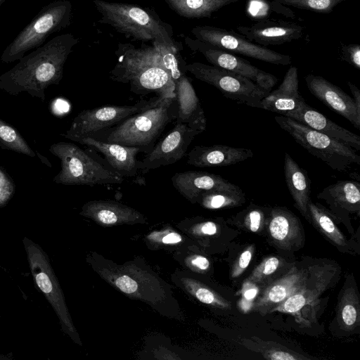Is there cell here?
Instances as JSON below:
<instances>
[{"label": "cell", "instance_id": "obj_12", "mask_svg": "<svg viewBox=\"0 0 360 360\" xmlns=\"http://www.w3.org/2000/svg\"><path fill=\"white\" fill-rule=\"evenodd\" d=\"M195 39L226 51L240 54L274 65H288L291 57L251 42L233 30L210 26L198 25L191 29Z\"/></svg>", "mask_w": 360, "mask_h": 360}, {"label": "cell", "instance_id": "obj_24", "mask_svg": "<svg viewBox=\"0 0 360 360\" xmlns=\"http://www.w3.org/2000/svg\"><path fill=\"white\" fill-rule=\"evenodd\" d=\"M249 148H234L221 144L196 146L187 155L186 162L197 167H225L253 157Z\"/></svg>", "mask_w": 360, "mask_h": 360}, {"label": "cell", "instance_id": "obj_42", "mask_svg": "<svg viewBox=\"0 0 360 360\" xmlns=\"http://www.w3.org/2000/svg\"><path fill=\"white\" fill-rule=\"evenodd\" d=\"M341 57L343 60L351 65L360 69V46L357 44L342 45L340 49Z\"/></svg>", "mask_w": 360, "mask_h": 360}, {"label": "cell", "instance_id": "obj_33", "mask_svg": "<svg viewBox=\"0 0 360 360\" xmlns=\"http://www.w3.org/2000/svg\"><path fill=\"white\" fill-rule=\"evenodd\" d=\"M245 13L251 20L257 22L270 19L273 14L295 18L294 12L288 7L273 0H248Z\"/></svg>", "mask_w": 360, "mask_h": 360}, {"label": "cell", "instance_id": "obj_27", "mask_svg": "<svg viewBox=\"0 0 360 360\" xmlns=\"http://www.w3.org/2000/svg\"><path fill=\"white\" fill-rule=\"evenodd\" d=\"M240 0H164L181 17L188 19L211 18L212 15L229 4Z\"/></svg>", "mask_w": 360, "mask_h": 360}, {"label": "cell", "instance_id": "obj_39", "mask_svg": "<svg viewBox=\"0 0 360 360\" xmlns=\"http://www.w3.org/2000/svg\"><path fill=\"white\" fill-rule=\"evenodd\" d=\"M259 287L255 284L243 282V287L238 294L241 295L239 302L240 308L247 312L252 309L254 301L259 294Z\"/></svg>", "mask_w": 360, "mask_h": 360}, {"label": "cell", "instance_id": "obj_30", "mask_svg": "<svg viewBox=\"0 0 360 360\" xmlns=\"http://www.w3.org/2000/svg\"><path fill=\"white\" fill-rule=\"evenodd\" d=\"M84 214L94 216L103 224H115L120 216L125 217L136 215L137 213L127 206L112 201L97 200L91 201L84 205Z\"/></svg>", "mask_w": 360, "mask_h": 360}, {"label": "cell", "instance_id": "obj_2", "mask_svg": "<svg viewBox=\"0 0 360 360\" xmlns=\"http://www.w3.org/2000/svg\"><path fill=\"white\" fill-rule=\"evenodd\" d=\"M115 55L117 62L109 74L111 80L129 84L130 90L138 95L155 93L162 98L175 97L174 84L155 46L136 48L120 43Z\"/></svg>", "mask_w": 360, "mask_h": 360}, {"label": "cell", "instance_id": "obj_41", "mask_svg": "<svg viewBox=\"0 0 360 360\" xmlns=\"http://www.w3.org/2000/svg\"><path fill=\"white\" fill-rule=\"evenodd\" d=\"M15 185L11 176L0 167V207H4L12 198Z\"/></svg>", "mask_w": 360, "mask_h": 360}, {"label": "cell", "instance_id": "obj_25", "mask_svg": "<svg viewBox=\"0 0 360 360\" xmlns=\"http://www.w3.org/2000/svg\"><path fill=\"white\" fill-rule=\"evenodd\" d=\"M304 100L299 91L298 70L291 66L280 86L262 100L260 108L283 115L296 109Z\"/></svg>", "mask_w": 360, "mask_h": 360}, {"label": "cell", "instance_id": "obj_36", "mask_svg": "<svg viewBox=\"0 0 360 360\" xmlns=\"http://www.w3.org/2000/svg\"><path fill=\"white\" fill-rule=\"evenodd\" d=\"M282 5L319 13H330L346 0H273Z\"/></svg>", "mask_w": 360, "mask_h": 360}, {"label": "cell", "instance_id": "obj_26", "mask_svg": "<svg viewBox=\"0 0 360 360\" xmlns=\"http://www.w3.org/2000/svg\"><path fill=\"white\" fill-rule=\"evenodd\" d=\"M283 167L285 183L295 202L294 205L309 221L307 205L311 200V180L306 170L287 153H285Z\"/></svg>", "mask_w": 360, "mask_h": 360}, {"label": "cell", "instance_id": "obj_47", "mask_svg": "<svg viewBox=\"0 0 360 360\" xmlns=\"http://www.w3.org/2000/svg\"><path fill=\"white\" fill-rule=\"evenodd\" d=\"M347 85L353 95V99L359 109H360V91L359 89L352 83L348 82Z\"/></svg>", "mask_w": 360, "mask_h": 360}, {"label": "cell", "instance_id": "obj_4", "mask_svg": "<svg viewBox=\"0 0 360 360\" xmlns=\"http://www.w3.org/2000/svg\"><path fill=\"white\" fill-rule=\"evenodd\" d=\"M176 118L175 97L164 98L156 105L136 113L116 126L90 137L149 153L169 124ZM87 137V136H86Z\"/></svg>", "mask_w": 360, "mask_h": 360}, {"label": "cell", "instance_id": "obj_3", "mask_svg": "<svg viewBox=\"0 0 360 360\" xmlns=\"http://www.w3.org/2000/svg\"><path fill=\"white\" fill-rule=\"evenodd\" d=\"M101 14L100 23L108 25L117 32L134 41L152 43L154 46H164L181 51L182 44L173 38V28L163 21L157 13L139 5L93 0Z\"/></svg>", "mask_w": 360, "mask_h": 360}, {"label": "cell", "instance_id": "obj_14", "mask_svg": "<svg viewBox=\"0 0 360 360\" xmlns=\"http://www.w3.org/2000/svg\"><path fill=\"white\" fill-rule=\"evenodd\" d=\"M202 131L184 123L176 122L172 130L160 139L140 160L143 174L151 169L168 166L183 158L193 140Z\"/></svg>", "mask_w": 360, "mask_h": 360}, {"label": "cell", "instance_id": "obj_6", "mask_svg": "<svg viewBox=\"0 0 360 360\" xmlns=\"http://www.w3.org/2000/svg\"><path fill=\"white\" fill-rule=\"evenodd\" d=\"M72 13L69 0H55L44 6L6 47L1 56V62L18 60L27 52L44 44L49 36L70 25Z\"/></svg>", "mask_w": 360, "mask_h": 360}, {"label": "cell", "instance_id": "obj_46", "mask_svg": "<svg viewBox=\"0 0 360 360\" xmlns=\"http://www.w3.org/2000/svg\"><path fill=\"white\" fill-rule=\"evenodd\" d=\"M182 240L180 235L176 233H170L165 236H164L162 239L163 243L166 244H172V243H177L181 242Z\"/></svg>", "mask_w": 360, "mask_h": 360}, {"label": "cell", "instance_id": "obj_20", "mask_svg": "<svg viewBox=\"0 0 360 360\" xmlns=\"http://www.w3.org/2000/svg\"><path fill=\"white\" fill-rule=\"evenodd\" d=\"M271 241L285 250H297L304 243V235L297 217L284 207H271L266 218Z\"/></svg>", "mask_w": 360, "mask_h": 360}, {"label": "cell", "instance_id": "obj_22", "mask_svg": "<svg viewBox=\"0 0 360 360\" xmlns=\"http://www.w3.org/2000/svg\"><path fill=\"white\" fill-rule=\"evenodd\" d=\"M317 198L328 205L330 213L336 219L347 220L350 214L360 212V184L356 181L341 180L330 184Z\"/></svg>", "mask_w": 360, "mask_h": 360}, {"label": "cell", "instance_id": "obj_38", "mask_svg": "<svg viewBox=\"0 0 360 360\" xmlns=\"http://www.w3.org/2000/svg\"><path fill=\"white\" fill-rule=\"evenodd\" d=\"M192 291L195 297L201 302L220 309H230L231 304L219 294L202 285L193 283Z\"/></svg>", "mask_w": 360, "mask_h": 360}, {"label": "cell", "instance_id": "obj_34", "mask_svg": "<svg viewBox=\"0 0 360 360\" xmlns=\"http://www.w3.org/2000/svg\"><path fill=\"white\" fill-rule=\"evenodd\" d=\"M0 146L30 157H34L35 152L20 135L18 130L0 119Z\"/></svg>", "mask_w": 360, "mask_h": 360}, {"label": "cell", "instance_id": "obj_29", "mask_svg": "<svg viewBox=\"0 0 360 360\" xmlns=\"http://www.w3.org/2000/svg\"><path fill=\"white\" fill-rule=\"evenodd\" d=\"M337 320L339 326L346 332H350L360 323V303L355 287L344 289L338 302Z\"/></svg>", "mask_w": 360, "mask_h": 360}, {"label": "cell", "instance_id": "obj_1", "mask_svg": "<svg viewBox=\"0 0 360 360\" xmlns=\"http://www.w3.org/2000/svg\"><path fill=\"white\" fill-rule=\"evenodd\" d=\"M78 43L79 39L71 33L54 37L0 75V89L11 95L27 92L44 101L45 90L60 83L65 63Z\"/></svg>", "mask_w": 360, "mask_h": 360}, {"label": "cell", "instance_id": "obj_35", "mask_svg": "<svg viewBox=\"0 0 360 360\" xmlns=\"http://www.w3.org/2000/svg\"><path fill=\"white\" fill-rule=\"evenodd\" d=\"M257 345V351L259 352L263 357L269 360H300L309 359L292 350L288 349L281 345L271 342H264L261 340L255 339Z\"/></svg>", "mask_w": 360, "mask_h": 360}, {"label": "cell", "instance_id": "obj_31", "mask_svg": "<svg viewBox=\"0 0 360 360\" xmlns=\"http://www.w3.org/2000/svg\"><path fill=\"white\" fill-rule=\"evenodd\" d=\"M196 201L207 209L231 208L243 205L245 202V196L240 188L236 190H212L202 193Z\"/></svg>", "mask_w": 360, "mask_h": 360}, {"label": "cell", "instance_id": "obj_18", "mask_svg": "<svg viewBox=\"0 0 360 360\" xmlns=\"http://www.w3.org/2000/svg\"><path fill=\"white\" fill-rule=\"evenodd\" d=\"M304 79L307 89L314 96L347 119L355 128H360V109L353 98L322 76L309 74Z\"/></svg>", "mask_w": 360, "mask_h": 360}, {"label": "cell", "instance_id": "obj_8", "mask_svg": "<svg viewBox=\"0 0 360 360\" xmlns=\"http://www.w3.org/2000/svg\"><path fill=\"white\" fill-rule=\"evenodd\" d=\"M309 267V275L305 284L272 311L291 314L298 323L306 327L315 322L321 295L330 286L337 271L336 268L328 264Z\"/></svg>", "mask_w": 360, "mask_h": 360}, {"label": "cell", "instance_id": "obj_23", "mask_svg": "<svg viewBox=\"0 0 360 360\" xmlns=\"http://www.w3.org/2000/svg\"><path fill=\"white\" fill-rule=\"evenodd\" d=\"M171 181L175 189L193 202H196L198 197L205 191L240 188L220 175L201 171L176 172Z\"/></svg>", "mask_w": 360, "mask_h": 360}, {"label": "cell", "instance_id": "obj_5", "mask_svg": "<svg viewBox=\"0 0 360 360\" xmlns=\"http://www.w3.org/2000/svg\"><path fill=\"white\" fill-rule=\"evenodd\" d=\"M58 157L61 169L53 181L66 186H96L120 184L124 178L108 162L90 148L82 149L72 143L58 142L49 148Z\"/></svg>", "mask_w": 360, "mask_h": 360}, {"label": "cell", "instance_id": "obj_48", "mask_svg": "<svg viewBox=\"0 0 360 360\" xmlns=\"http://www.w3.org/2000/svg\"><path fill=\"white\" fill-rule=\"evenodd\" d=\"M4 0H0V4L4 1Z\"/></svg>", "mask_w": 360, "mask_h": 360}, {"label": "cell", "instance_id": "obj_9", "mask_svg": "<svg viewBox=\"0 0 360 360\" xmlns=\"http://www.w3.org/2000/svg\"><path fill=\"white\" fill-rule=\"evenodd\" d=\"M186 72L217 88L225 97L240 104L261 108L262 100L269 93L250 79L225 69L200 62L186 64Z\"/></svg>", "mask_w": 360, "mask_h": 360}, {"label": "cell", "instance_id": "obj_10", "mask_svg": "<svg viewBox=\"0 0 360 360\" xmlns=\"http://www.w3.org/2000/svg\"><path fill=\"white\" fill-rule=\"evenodd\" d=\"M22 244L35 285L53 307L60 320L63 330L74 338L75 329L65 305L63 292L47 254L39 245L27 237H24Z\"/></svg>", "mask_w": 360, "mask_h": 360}, {"label": "cell", "instance_id": "obj_40", "mask_svg": "<svg viewBox=\"0 0 360 360\" xmlns=\"http://www.w3.org/2000/svg\"><path fill=\"white\" fill-rule=\"evenodd\" d=\"M254 250L255 245L252 244L240 253L232 266L231 271V278H238L245 271L251 262Z\"/></svg>", "mask_w": 360, "mask_h": 360}, {"label": "cell", "instance_id": "obj_49", "mask_svg": "<svg viewBox=\"0 0 360 360\" xmlns=\"http://www.w3.org/2000/svg\"><path fill=\"white\" fill-rule=\"evenodd\" d=\"M5 358H6V357H3V356H2V357H1V356H0V359H5Z\"/></svg>", "mask_w": 360, "mask_h": 360}, {"label": "cell", "instance_id": "obj_16", "mask_svg": "<svg viewBox=\"0 0 360 360\" xmlns=\"http://www.w3.org/2000/svg\"><path fill=\"white\" fill-rule=\"evenodd\" d=\"M309 267L292 265L284 274L262 288L254 301L252 310L264 316L301 288L307 282Z\"/></svg>", "mask_w": 360, "mask_h": 360}, {"label": "cell", "instance_id": "obj_43", "mask_svg": "<svg viewBox=\"0 0 360 360\" xmlns=\"http://www.w3.org/2000/svg\"><path fill=\"white\" fill-rule=\"evenodd\" d=\"M115 283L121 291L127 294L134 293L138 289L137 283L127 275L118 277Z\"/></svg>", "mask_w": 360, "mask_h": 360}, {"label": "cell", "instance_id": "obj_28", "mask_svg": "<svg viewBox=\"0 0 360 360\" xmlns=\"http://www.w3.org/2000/svg\"><path fill=\"white\" fill-rule=\"evenodd\" d=\"M309 218L314 226L339 248H345L347 241L336 225L334 217L319 203L310 200L307 205Z\"/></svg>", "mask_w": 360, "mask_h": 360}, {"label": "cell", "instance_id": "obj_44", "mask_svg": "<svg viewBox=\"0 0 360 360\" xmlns=\"http://www.w3.org/2000/svg\"><path fill=\"white\" fill-rule=\"evenodd\" d=\"M199 228L202 233L207 236H213L216 234L218 230L217 224L212 221L202 223Z\"/></svg>", "mask_w": 360, "mask_h": 360}, {"label": "cell", "instance_id": "obj_7", "mask_svg": "<svg viewBox=\"0 0 360 360\" xmlns=\"http://www.w3.org/2000/svg\"><path fill=\"white\" fill-rule=\"evenodd\" d=\"M274 120L299 145L332 169L343 172L352 164H360V156L351 146L290 117L278 115Z\"/></svg>", "mask_w": 360, "mask_h": 360}, {"label": "cell", "instance_id": "obj_32", "mask_svg": "<svg viewBox=\"0 0 360 360\" xmlns=\"http://www.w3.org/2000/svg\"><path fill=\"white\" fill-rule=\"evenodd\" d=\"M288 269H287L283 258L277 256H269L255 268L244 281L255 284L263 288L287 271Z\"/></svg>", "mask_w": 360, "mask_h": 360}, {"label": "cell", "instance_id": "obj_37", "mask_svg": "<svg viewBox=\"0 0 360 360\" xmlns=\"http://www.w3.org/2000/svg\"><path fill=\"white\" fill-rule=\"evenodd\" d=\"M270 208L251 204L240 213V219L247 229L252 232H257L266 221Z\"/></svg>", "mask_w": 360, "mask_h": 360}, {"label": "cell", "instance_id": "obj_21", "mask_svg": "<svg viewBox=\"0 0 360 360\" xmlns=\"http://www.w3.org/2000/svg\"><path fill=\"white\" fill-rule=\"evenodd\" d=\"M283 116L293 119L308 127L324 134L356 151L360 150V136L329 120L316 109L309 106L304 100L298 107L285 112Z\"/></svg>", "mask_w": 360, "mask_h": 360}, {"label": "cell", "instance_id": "obj_15", "mask_svg": "<svg viewBox=\"0 0 360 360\" xmlns=\"http://www.w3.org/2000/svg\"><path fill=\"white\" fill-rule=\"evenodd\" d=\"M186 64L169 71L174 84L176 103L175 121L203 132L206 129V117L191 79L186 75Z\"/></svg>", "mask_w": 360, "mask_h": 360}, {"label": "cell", "instance_id": "obj_11", "mask_svg": "<svg viewBox=\"0 0 360 360\" xmlns=\"http://www.w3.org/2000/svg\"><path fill=\"white\" fill-rule=\"evenodd\" d=\"M162 98L156 96L150 100H141L133 105H106L84 110L72 120L63 136L77 142L82 138L91 136L116 126L131 115L156 105Z\"/></svg>", "mask_w": 360, "mask_h": 360}, {"label": "cell", "instance_id": "obj_19", "mask_svg": "<svg viewBox=\"0 0 360 360\" xmlns=\"http://www.w3.org/2000/svg\"><path fill=\"white\" fill-rule=\"evenodd\" d=\"M237 31L251 42L266 47L299 39L304 27L292 22L277 19L257 21L250 26H238Z\"/></svg>", "mask_w": 360, "mask_h": 360}, {"label": "cell", "instance_id": "obj_13", "mask_svg": "<svg viewBox=\"0 0 360 360\" xmlns=\"http://www.w3.org/2000/svg\"><path fill=\"white\" fill-rule=\"evenodd\" d=\"M184 41L191 51L200 53L212 65L245 77L268 92L278 82L274 75L257 68L235 53L190 37H186Z\"/></svg>", "mask_w": 360, "mask_h": 360}, {"label": "cell", "instance_id": "obj_45", "mask_svg": "<svg viewBox=\"0 0 360 360\" xmlns=\"http://www.w3.org/2000/svg\"><path fill=\"white\" fill-rule=\"evenodd\" d=\"M191 264L197 269L202 271H206L210 267L209 260L206 257L200 255L193 257L191 259Z\"/></svg>", "mask_w": 360, "mask_h": 360}, {"label": "cell", "instance_id": "obj_17", "mask_svg": "<svg viewBox=\"0 0 360 360\" xmlns=\"http://www.w3.org/2000/svg\"><path fill=\"white\" fill-rule=\"evenodd\" d=\"M77 143L101 153L110 167L124 179H134L138 184H144V174L140 160L136 159L140 148L98 140L90 136L79 139Z\"/></svg>", "mask_w": 360, "mask_h": 360}]
</instances>
